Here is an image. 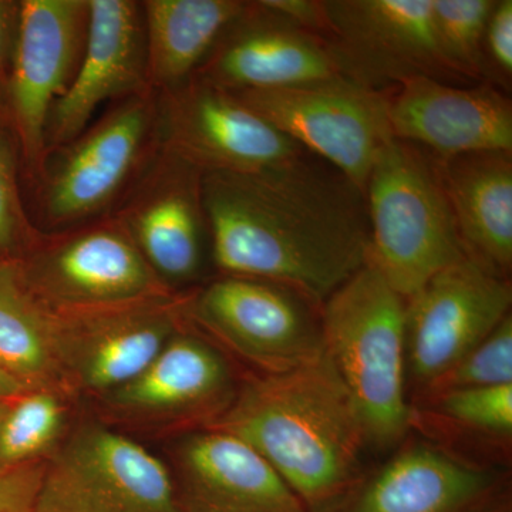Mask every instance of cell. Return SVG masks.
Listing matches in <instances>:
<instances>
[{
    "mask_svg": "<svg viewBox=\"0 0 512 512\" xmlns=\"http://www.w3.org/2000/svg\"><path fill=\"white\" fill-rule=\"evenodd\" d=\"M20 2L0 0V111L5 113L10 70L18 39Z\"/></svg>",
    "mask_w": 512,
    "mask_h": 512,
    "instance_id": "cell-32",
    "label": "cell"
},
{
    "mask_svg": "<svg viewBox=\"0 0 512 512\" xmlns=\"http://www.w3.org/2000/svg\"><path fill=\"white\" fill-rule=\"evenodd\" d=\"M201 175L157 143L143 173L110 214L164 282L185 281L200 269L207 229Z\"/></svg>",
    "mask_w": 512,
    "mask_h": 512,
    "instance_id": "cell-17",
    "label": "cell"
},
{
    "mask_svg": "<svg viewBox=\"0 0 512 512\" xmlns=\"http://www.w3.org/2000/svg\"><path fill=\"white\" fill-rule=\"evenodd\" d=\"M495 484L491 471L436 444L410 441L356 488L342 512H474Z\"/></svg>",
    "mask_w": 512,
    "mask_h": 512,
    "instance_id": "cell-20",
    "label": "cell"
},
{
    "mask_svg": "<svg viewBox=\"0 0 512 512\" xmlns=\"http://www.w3.org/2000/svg\"><path fill=\"white\" fill-rule=\"evenodd\" d=\"M229 383L227 363L214 349L175 333L140 375L111 393L128 412L191 413L217 406Z\"/></svg>",
    "mask_w": 512,
    "mask_h": 512,
    "instance_id": "cell-23",
    "label": "cell"
},
{
    "mask_svg": "<svg viewBox=\"0 0 512 512\" xmlns=\"http://www.w3.org/2000/svg\"><path fill=\"white\" fill-rule=\"evenodd\" d=\"M507 278L471 259L448 266L406 299L407 365L421 390L456 365L508 315Z\"/></svg>",
    "mask_w": 512,
    "mask_h": 512,
    "instance_id": "cell-12",
    "label": "cell"
},
{
    "mask_svg": "<svg viewBox=\"0 0 512 512\" xmlns=\"http://www.w3.org/2000/svg\"><path fill=\"white\" fill-rule=\"evenodd\" d=\"M150 92L141 2L89 0L82 62L69 89L50 111L47 154L76 140L92 124L101 104Z\"/></svg>",
    "mask_w": 512,
    "mask_h": 512,
    "instance_id": "cell-15",
    "label": "cell"
},
{
    "mask_svg": "<svg viewBox=\"0 0 512 512\" xmlns=\"http://www.w3.org/2000/svg\"><path fill=\"white\" fill-rule=\"evenodd\" d=\"M427 399L437 413L458 426L490 436L511 437L512 384L450 390Z\"/></svg>",
    "mask_w": 512,
    "mask_h": 512,
    "instance_id": "cell-29",
    "label": "cell"
},
{
    "mask_svg": "<svg viewBox=\"0 0 512 512\" xmlns=\"http://www.w3.org/2000/svg\"><path fill=\"white\" fill-rule=\"evenodd\" d=\"M210 429L248 444L311 507L355 487L369 446L352 396L325 352L249 380Z\"/></svg>",
    "mask_w": 512,
    "mask_h": 512,
    "instance_id": "cell-2",
    "label": "cell"
},
{
    "mask_svg": "<svg viewBox=\"0 0 512 512\" xmlns=\"http://www.w3.org/2000/svg\"><path fill=\"white\" fill-rule=\"evenodd\" d=\"M437 161L467 258L507 278L512 266L511 153L484 151Z\"/></svg>",
    "mask_w": 512,
    "mask_h": 512,
    "instance_id": "cell-21",
    "label": "cell"
},
{
    "mask_svg": "<svg viewBox=\"0 0 512 512\" xmlns=\"http://www.w3.org/2000/svg\"><path fill=\"white\" fill-rule=\"evenodd\" d=\"M28 386H25L20 380L9 375L5 370L0 369V400L5 402H13L26 392H29Z\"/></svg>",
    "mask_w": 512,
    "mask_h": 512,
    "instance_id": "cell-34",
    "label": "cell"
},
{
    "mask_svg": "<svg viewBox=\"0 0 512 512\" xmlns=\"http://www.w3.org/2000/svg\"><path fill=\"white\" fill-rule=\"evenodd\" d=\"M393 137L433 151L434 157L512 153V104L493 84L474 87L413 77L387 94Z\"/></svg>",
    "mask_w": 512,
    "mask_h": 512,
    "instance_id": "cell-18",
    "label": "cell"
},
{
    "mask_svg": "<svg viewBox=\"0 0 512 512\" xmlns=\"http://www.w3.org/2000/svg\"><path fill=\"white\" fill-rule=\"evenodd\" d=\"M63 231L42 234L28 259L13 261L22 284L47 308H109L173 295L113 215Z\"/></svg>",
    "mask_w": 512,
    "mask_h": 512,
    "instance_id": "cell-6",
    "label": "cell"
},
{
    "mask_svg": "<svg viewBox=\"0 0 512 512\" xmlns=\"http://www.w3.org/2000/svg\"><path fill=\"white\" fill-rule=\"evenodd\" d=\"M406 323V299L369 259L320 305L323 352L352 396L369 446L392 447L413 423Z\"/></svg>",
    "mask_w": 512,
    "mask_h": 512,
    "instance_id": "cell-3",
    "label": "cell"
},
{
    "mask_svg": "<svg viewBox=\"0 0 512 512\" xmlns=\"http://www.w3.org/2000/svg\"><path fill=\"white\" fill-rule=\"evenodd\" d=\"M264 8L271 10L299 28L309 30L320 37L325 32V9L316 0H262Z\"/></svg>",
    "mask_w": 512,
    "mask_h": 512,
    "instance_id": "cell-33",
    "label": "cell"
},
{
    "mask_svg": "<svg viewBox=\"0 0 512 512\" xmlns=\"http://www.w3.org/2000/svg\"><path fill=\"white\" fill-rule=\"evenodd\" d=\"M0 369L29 389H46L60 372L52 312L33 298L15 262H0Z\"/></svg>",
    "mask_w": 512,
    "mask_h": 512,
    "instance_id": "cell-24",
    "label": "cell"
},
{
    "mask_svg": "<svg viewBox=\"0 0 512 512\" xmlns=\"http://www.w3.org/2000/svg\"><path fill=\"white\" fill-rule=\"evenodd\" d=\"M512 384V316L508 315L498 328L487 336L456 365L423 390L431 397L450 390Z\"/></svg>",
    "mask_w": 512,
    "mask_h": 512,
    "instance_id": "cell-28",
    "label": "cell"
},
{
    "mask_svg": "<svg viewBox=\"0 0 512 512\" xmlns=\"http://www.w3.org/2000/svg\"><path fill=\"white\" fill-rule=\"evenodd\" d=\"M185 301L175 298L55 311L57 359L80 384L114 392L140 375L175 335Z\"/></svg>",
    "mask_w": 512,
    "mask_h": 512,
    "instance_id": "cell-14",
    "label": "cell"
},
{
    "mask_svg": "<svg viewBox=\"0 0 512 512\" xmlns=\"http://www.w3.org/2000/svg\"><path fill=\"white\" fill-rule=\"evenodd\" d=\"M183 512H305L298 495L244 441L208 430L178 453Z\"/></svg>",
    "mask_w": 512,
    "mask_h": 512,
    "instance_id": "cell-19",
    "label": "cell"
},
{
    "mask_svg": "<svg viewBox=\"0 0 512 512\" xmlns=\"http://www.w3.org/2000/svg\"><path fill=\"white\" fill-rule=\"evenodd\" d=\"M201 201L215 265L309 305L359 271L370 232L362 192L303 156L255 173H202Z\"/></svg>",
    "mask_w": 512,
    "mask_h": 512,
    "instance_id": "cell-1",
    "label": "cell"
},
{
    "mask_svg": "<svg viewBox=\"0 0 512 512\" xmlns=\"http://www.w3.org/2000/svg\"><path fill=\"white\" fill-rule=\"evenodd\" d=\"M10 406V402H5V400H0V424H2L3 419H5L6 413H8Z\"/></svg>",
    "mask_w": 512,
    "mask_h": 512,
    "instance_id": "cell-35",
    "label": "cell"
},
{
    "mask_svg": "<svg viewBox=\"0 0 512 512\" xmlns=\"http://www.w3.org/2000/svg\"><path fill=\"white\" fill-rule=\"evenodd\" d=\"M323 39L346 79L383 92L413 77H457L441 56L431 0H326Z\"/></svg>",
    "mask_w": 512,
    "mask_h": 512,
    "instance_id": "cell-10",
    "label": "cell"
},
{
    "mask_svg": "<svg viewBox=\"0 0 512 512\" xmlns=\"http://www.w3.org/2000/svg\"><path fill=\"white\" fill-rule=\"evenodd\" d=\"M232 94L362 194L377 156L394 138L387 94L346 77Z\"/></svg>",
    "mask_w": 512,
    "mask_h": 512,
    "instance_id": "cell-7",
    "label": "cell"
},
{
    "mask_svg": "<svg viewBox=\"0 0 512 512\" xmlns=\"http://www.w3.org/2000/svg\"><path fill=\"white\" fill-rule=\"evenodd\" d=\"M494 0H431L441 56L457 77L485 76L484 36Z\"/></svg>",
    "mask_w": 512,
    "mask_h": 512,
    "instance_id": "cell-25",
    "label": "cell"
},
{
    "mask_svg": "<svg viewBox=\"0 0 512 512\" xmlns=\"http://www.w3.org/2000/svg\"><path fill=\"white\" fill-rule=\"evenodd\" d=\"M147 79L164 94L190 82L229 23L244 12L238 0H146Z\"/></svg>",
    "mask_w": 512,
    "mask_h": 512,
    "instance_id": "cell-22",
    "label": "cell"
},
{
    "mask_svg": "<svg viewBox=\"0 0 512 512\" xmlns=\"http://www.w3.org/2000/svg\"><path fill=\"white\" fill-rule=\"evenodd\" d=\"M35 512H183L170 471L123 434L79 431L46 463Z\"/></svg>",
    "mask_w": 512,
    "mask_h": 512,
    "instance_id": "cell-8",
    "label": "cell"
},
{
    "mask_svg": "<svg viewBox=\"0 0 512 512\" xmlns=\"http://www.w3.org/2000/svg\"><path fill=\"white\" fill-rule=\"evenodd\" d=\"M336 77L343 76L323 37L275 15L259 2H247L192 79L239 93Z\"/></svg>",
    "mask_w": 512,
    "mask_h": 512,
    "instance_id": "cell-16",
    "label": "cell"
},
{
    "mask_svg": "<svg viewBox=\"0 0 512 512\" xmlns=\"http://www.w3.org/2000/svg\"><path fill=\"white\" fill-rule=\"evenodd\" d=\"M485 72L490 66L501 82L512 77V0L495 2L484 36Z\"/></svg>",
    "mask_w": 512,
    "mask_h": 512,
    "instance_id": "cell-31",
    "label": "cell"
},
{
    "mask_svg": "<svg viewBox=\"0 0 512 512\" xmlns=\"http://www.w3.org/2000/svg\"><path fill=\"white\" fill-rule=\"evenodd\" d=\"M192 315L264 373L285 372L323 353L319 325L301 296L271 282L225 276L195 298Z\"/></svg>",
    "mask_w": 512,
    "mask_h": 512,
    "instance_id": "cell-13",
    "label": "cell"
},
{
    "mask_svg": "<svg viewBox=\"0 0 512 512\" xmlns=\"http://www.w3.org/2000/svg\"><path fill=\"white\" fill-rule=\"evenodd\" d=\"M157 96V143L201 173H255L305 150L234 94L191 79Z\"/></svg>",
    "mask_w": 512,
    "mask_h": 512,
    "instance_id": "cell-11",
    "label": "cell"
},
{
    "mask_svg": "<svg viewBox=\"0 0 512 512\" xmlns=\"http://www.w3.org/2000/svg\"><path fill=\"white\" fill-rule=\"evenodd\" d=\"M156 150V93L120 100L72 143L47 154L36 180L43 224L67 229L107 217Z\"/></svg>",
    "mask_w": 512,
    "mask_h": 512,
    "instance_id": "cell-5",
    "label": "cell"
},
{
    "mask_svg": "<svg viewBox=\"0 0 512 512\" xmlns=\"http://www.w3.org/2000/svg\"><path fill=\"white\" fill-rule=\"evenodd\" d=\"M45 470L40 458L0 467V512H35Z\"/></svg>",
    "mask_w": 512,
    "mask_h": 512,
    "instance_id": "cell-30",
    "label": "cell"
},
{
    "mask_svg": "<svg viewBox=\"0 0 512 512\" xmlns=\"http://www.w3.org/2000/svg\"><path fill=\"white\" fill-rule=\"evenodd\" d=\"M89 0H20L5 116L33 181L46 160L50 111L82 62Z\"/></svg>",
    "mask_w": 512,
    "mask_h": 512,
    "instance_id": "cell-9",
    "label": "cell"
},
{
    "mask_svg": "<svg viewBox=\"0 0 512 512\" xmlns=\"http://www.w3.org/2000/svg\"><path fill=\"white\" fill-rule=\"evenodd\" d=\"M63 420V406L49 390H29L10 402L0 424V467L40 458L55 443Z\"/></svg>",
    "mask_w": 512,
    "mask_h": 512,
    "instance_id": "cell-26",
    "label": "cell"
},
{
    "mask_svg": "<svg viewBox=\"0 0 512 512\" xmlns=\"http://www.w3.org/2000/svg\"><path fill=\"white\" fill-rule=\"evenodd\" d=\"M369 261L404 299L467 258L439 161L392 138L377 156L365 194Z\"/></svg>",
    "mask_w": 512,
    "mask_h": 512,
    "instance_id": "cell-4",
    "label": "cell"
},
{
    "mask_svg": "<svg viewBox=\"0 0 512 512\" xmlns=\"http://www.w3.org/2000/svg\"><path fill=\"white\" fill-rule=\"evenodd\" d=\"M20 148L5 113L0 111V262L18 261L42 234L33 225L20 194Z\"/></svg>",
    "mask_w": 512,
    "mask_h": 512,
    "instance_id": "cell-27",
    "label": "cell"
}]
</instances>
